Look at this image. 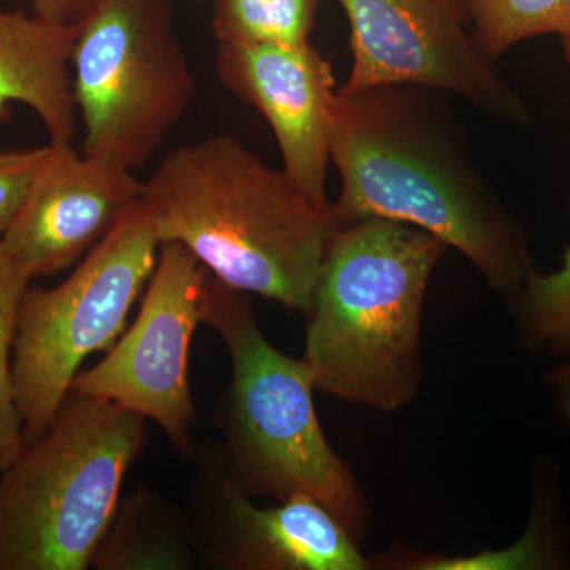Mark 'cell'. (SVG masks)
Instances as JSON below:
<instances>
[{"instance_id":"obj_1","label":"cell","mask_w":570,"mask_h":570,"mask_svg":"<svg viewBox=\"0 0 570 570\" xmlns=\"http://www.w3.org/2000/svg\"><path fill=\"white\" fill-rule=\"evenodd\" d=\"M330 157L341 178L337 224L379 217L422 228L504 299L538 269L519 220L475 164L449 92L415 82L341 88Z\"/></svg>"},{"instance_id":"obj_2","label":"cell","mask_w":570,"mask_h":570,"mask_svg":"<svg viewBox=\"0 0 570 570\" xmlns=\"http://www.w3.org/2000/svg\"><path fill=\"white\" fill-rule=\"evenodd\" d=\"M164 243H179L220 283L303 316L330 238L332 204L303 193L228 135L181 146L145 183Z\"/></svg>"},{"instance_id":"obj_3","label":"cell","mask_w":570,"mask_h":570,"mask_svg":"<svg viewBox=\"0 0 570 570\" xmlns=\"http://www.w3.org/2000/svg\"><path fill=\"white\" fill-rule=\"evenodd\" d=\"M449 246L397 220L337 224L306 317L318 392L392 414L422 385L423 303Z\"/></svg>"},{"instance_id":"obj_4","label":"cell","mask_w":570,"mask_h":570,"mask_svg":"<svg viewBox=\"0 0 570 570\" xmlns=\"http://www.w3.org/2000/svg\"><path fill=\"white\" fill-rule=\"evenodd\" d=\"M205 324L216 330L230 355L232 382L217 423L232 478L250 498L316 499L360 542L370 531V502L322 430L306 360L277 351L262 333L249 296L214 276Z\"/></svg>"},{"instance_id":"obj_5","label":"cell","mask_w":570,"mask_h":570,"mask_svg":"<svg viewBox=\"0 0 570 570\" xmlns=\"http://www.w3.org/2000/svg\"><path fill=\"white\" fill-rule=\"evenodd\" d=\"M146 419L70 392L43 436L0 474V570H85L118 509Z\"/></svg>"},{"instance_id":"obj_6","label":"cell","mask_w":570,"mask_h":570,"mask_svg":"<svg viewBox=\"0 0 570 570\" xmlns=\"http://www.w3.org/2000/svg\"><path fill=\"white\" fill-rule=\"evenodd\" d=\"M71 91L82 154L137 170L193 102L170 0H91L75 22Z\"/></svg>"},{"instance_id":"obj_7","label":"cell","mask_w":570,"mask_h":570,"mask_svg":"<svg viewBox=\"0 0 570 570\" xmlns=\"http://www.w3.org/2000/svg\"><path fill=\"white\" fill-rule=\"evenodd\" d=\"M159 249L141 197L63 283L26 291L13 344L26 444L43 436L55 422L82 362L122 335Z\"/></svg>"},{"instance_id":"obj_8","label":"cell","mask_w":570,"mask_h":570,"mask_svg":"<svg viewBox=\"0 0 570 570\" xmlns=\"http://www.w3.org/2000/svg\"><path fill=\"white\" fill-rule=\"evenodd\" d=\"M212 273L179 243H164L137 321L70 392L111 401L151 419L181 453H193L190 344L208 305Z\"/></svg>"},{"instance_id":"obj_9","label":"cell","mask_w":570,"mask_h":570,"mask_svg":"<svg viewBox=\"0 0 570 570\" xmlns=\"http://www.w3.org/2000/svg\"><path fill=\"white\" fill-rule=\"evenodd\" d=\"M351 26L352 69L343 89L415 82L456 94L498 121L531 112L472 32L468 0H337Z\"/></svg>"},{"instance_id":"obj_10","label":"cell","mask_w":570,"mask_h":570,"mask_svg":"<svg viewBox=\"0 0 570 570\" xmlns=\"http://www.w3.org/2000/svg\"><path fill=\"white\" fill-rule=\"evenodd\" d=\"M193 487L195 547L223 570H371L358 540L306 494L258 508L232 478L223 452L200 460Z\"/></svg>"},{"instance_id":"obj_11","label":"cell","mask_w":570,"mask_h":570,"mask_svg":"<svg viewBox=\"0 0 570 570\" xmlns=\"http://www.w3.org/2000/svg\"><path fill=\"white\" fill-rule=\"evenodd\" d=\"M142 193L145 183L132 171L77 153L73 142H48L47 159L0 246L29 281L56 275L102 242Z\"/></svg>"},{"instance_id":"obj_12","label":"cell","mask_w":570,"mask_h":570,"mask_svg":"<svg viewBox=\"0 0 570 570\" xmlns=\"http://www.w3.org/2000/svg\"><path fill=\"white\" fill-rule=\"evenodd\" d=\"M216 70L225 89L269 124L288 178L317 204H332L325 189L336 96L332 63L311 41L217 43Z\"/></svg>"},{"instance_id":"obj_13","label":"cell","mask_w":570,"mask_h":570,"mask_svg":"<svg viewBox=\"0 0 570 570\" xmlns=\"http://www.w3.org/2000/svg\"><path fill=\"white\" fill-rule=\"evenodd\" d=\"M75 24L0 6V122L14 104L31 108L52 145L73 142L78 112L71 91Z\"/></svg>"},{"instance_id":"obj_14","label":"cell","mask_w":570,"mask_h":570,"mask_svg":"<svg viewBox=\"0 0 570 570\" xmlns=\"http://www.w3.org/2000/svg\"><path fill=\"white\" fill-rule=\"evenodd\" d=\"M198 561L189 517L140 489L118 509L91 560L97 570H190Z\"/></svg>"},{"instance_id":"obj_15","label":"cell","mask_w":570,"mask_h":570,"mask_svg":"<svg viewBox=\"0 0 570 570\" xmlns=\"http://www.w3.org/2000/svg\"><path fill=\"white\" fill-rule=\"evenodd\" d=\"M520 344L531 352L570 354V246L553 273H531L523 287L505 299Z\"/></svg>"},{"instance_id":"obj_16","label":"cell","mask_w":570,"mask_h":570,"mask_svg":"<svg viewBox=\"0 0 570 570\" xmlns=\"http://www.w3.org/2000/svg\"><path fill=\"white\" fill-rule=\"evenodd\" d=\"M321 0H216L217 43L302 45L309 41Z\"/></svg>"},{"instance_id":"obj_17","label":"cell","mask_w":570,"mask_h":570,"mask_svg":"<svg viewBox=\"0 0 570 570\" xmlns=\"http://www.w3.org/2000/svg\"><path fill=\"white\" fill-rule=\"evenodd\" d=\"M480 50L497 62L523 41L561 36L570 24V0H468Z\"/></svg>"},{"instance_id":"obj_18","label":"cell","mask_w":570,"mask_h":570,"mask_svg":"<svg viewBox=\"0 0 570 570\" xmlns=\"http://www.w3.org/2000/svg\"><path fill=\"white\" fill-rule=\"evenodd\" d=\"M373 564L382 569L407 570H498V569H560L557 540L551 539L549 524L542 513H532L528 530L512 547L504 550L482 551L472 557H441L417 551H389Z\"/></svg>"},{"instance_id":"obj_19","label":"cell","mask_w":570,"mask_h":570,"mask_svg":"<svg viewBox=\"0 0 570 570\" xmlns=\"http://www.w3.org/2000/svg\"><path fill=\"white\" fill-rule=\"evenodd\" d=\"M29 283L28 276L0 246V474L28 445L14 389L13 344L18 311Z\"/></svg>"},{"instance_id":"obj_20","label":"cell","mask_w":570,"mask_h":570,"mask_svg":"<svg viewBox=\"0 0 570 570\" xmlns=\"http://www.w3.org/2000/svg\"><path fill=\"white\" fill-rule=\"evenodd\" d=\"M47 154L48 145L0 153V238L20 213Z\"/></svg>"},{"instance_id":"obj_21","label":"cell","mask_w":570,"mask_h":570,"mask_svg":"<svg viewBox=\"0 0 570 570\" xmlns=\"http://www.w3.org/2000/svg\"><path fill=\"white\" fill-rule=\"evenodd\" d=\"M31 7L32 13L47 20L61 22V24H75L91 0H26Z\"/></svg>"},{"instance_id":"obj_22","label":"cell","mask_w":570,"mask_h":570,"mask_svg":"<svg viewBox=\"0 0 570 570\" xmlns=\"http://www.w3.org/2000/svg\"><path fill=\"white\" fill-rule=\"evenodd\" d=\"M558 37H560L561 40L562 55H564V59L570 66V24L566 28V31Z\"/></svg>"}]
</instances>
